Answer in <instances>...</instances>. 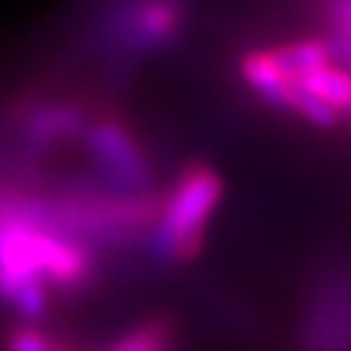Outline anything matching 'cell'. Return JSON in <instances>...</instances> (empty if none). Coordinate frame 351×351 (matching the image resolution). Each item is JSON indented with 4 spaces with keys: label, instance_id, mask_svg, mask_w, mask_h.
Returning a JSON list of instances; mask_svg holds the SVG:
<instances>
[{
    "label": "cell",
    "instance_id": "1",
    "mask_svg": "<svg viewBox=\"0 0 351 351\" xmlns=\"http://www.w3.org/2000/svg\"><path fill=\"white\" fill-rule=\"evenodd\" d=\"M221 177L206 164H190L172 185L156 219V250L172 261H190L201 252L206 226L221 198Z\"/></svg>",
    "mask_w": 351,
    "mask_h": 351
},
{
    "label": "cell",
    "instance_id": "2",
    "mask_svg": "<svg viewBox=\"0 0 351 351\" xmlns=\"http://www.w3.org/2000/svg\"><path fill=\"white\" fill-rule=\"evenodd\" d=\"M86 149L120 193H149V164L123 123L99 120L86 125Z\"/></svg>",
    "mask_w": 351,
    "mask_h": 351
},
{
    "label": "cell",
    "instance_id": "3",
    "mask_svg": "<svg viewBox=\"0 0 351 351\" xmlns=\"http://www.w3.org/2000/svg\"><path fill=\"white\" fill-rule=\"evenodd\" d=\"M130 16L133 21L128 26V39L138 47H159L177 37L185 8L180 0H138Z\"/></svg>",
    "mask_w": 351,
    "mask_h": 351
},
{
    "label": "cell",
    "instance_id": "4",
    "mask_svg": "<svg viewBox=\"0 0 351 351\" xmlns=\"http://www.w3.org/2000/svg\"><path fill=\"white\" fill-rule=\"evenodd\" d=\"M239 71L245 75V81L252 86L258 97H263L274 107H284L289 88L294 84V78L278 65L274 50H252L242 58Z\"/></svg>",
    "mask_w": 351,
    "mask_h": 351
},
{
    "label": "cell",
    "instance_id": "5",
    "mask_svg": "<svg viewBox=\"0 0 351 351\" xmlns=\"http://www.w3.org/2000/svg\"><path fill=\"white\" fill-rule=\"evenodd\" d=\"M304 91L330 104L336 112L351 110V75L341 68H333L330 63L317 65L313 71H304L294 78Z\"/></svg>",
    "mask_w": 351,
    "mask_h": 351
},
{
    "label": "cell",
    "instance_id": "6",
    "mask_svg": "<svg viewBox=\"0 0 351 351\" xmlns=\"http://www.w3.org/2000/svg\"><path fill=\"white\" fill-rule=\"evenodd\" d=\"M278 65L287 71L291 78H297L304 71H313L317 65L330 63L333 50L320 39H304V42H294V45H284V47H274Z\"/></svg>",
    "mask_w": 351,
    "mask_h": 351
},
{
    "label": "cell",
    "instance_id": "7",
    "mask_svg": "<svg viewBox=\"0 0 351 351\" xmlns=\"http://www.w3.org/2000/svg\"><path fill=\"white\" fill-rule=\"evenodd\" d=\"M169 341H172L169 323L159 317V320H149L136 330H130L110 351H169Z\"/></svg>",
    "mask_w": 351,
    "mask_h": 351
},
{
    "label": "cell",
    "instance_id": "8",
    "mask_svg": "<svg viewBox=\"0 0 351 351\" xmlns=\"http://www.w3.org/2000/svg\"><path fill=\"white\" fill-rule=\"evenodd\" d=\"M8 351H60L47 336L32 328H19L8 339Z\"/></svg>",
    "mask_w": 351,
    "mask_h": 351
},
{
    "label": "cell",
    "instance_id": "9",
    "mask_svg": "<svg viewBox=\"0 0 351 351\" xmlns=\"http://www.w3.org/2000/svg\"><path fill=\"white\" fill-rule=\"evenodd\" d=\"M336 21H339L341 42L351 52V0H339V5H336Z\"/></svg>",
    "mask_w": 351,
    "mask_h": 351
}]
</instances>
